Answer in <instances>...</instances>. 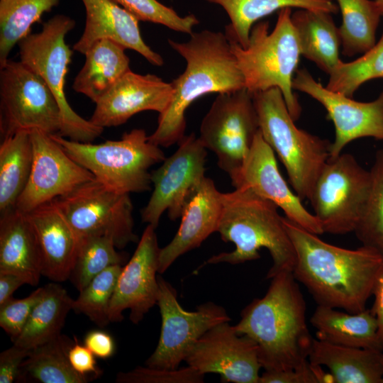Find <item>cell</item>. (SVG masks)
I'll use <instances>...</instances> for the list:
<instances>
[{"label": "cell", "mask_w": 383, "mask_h": 383, "mask_svg": "<svg viewBox=\"0 0 383 383\" xmlns=\"http://www.w3.org/2000/svg\"><path fill=\"white\" fill-rule=\"evenodd\" d=\"M30 137L32 169L28 184L17 201L18 210L30 212L95 179L91 172L71 158L50 135L34 130Z\"/></svg>", "instance_id": "2e32d148"}, {"label": "cell", "mask_w": 383, "mask_h": 383, "mask_svg": "<svg viewBox=\"0 0 383 383\" xmlns=\"http://www.w3.org/2000/svg\"><path fill=\"white\" fill-rule=\"evenodd\" d=\"M126 50L110 39L96 41L84 53L85 62L74 79L73 89L96 103L131 70Z\"/></svg>", "instance_id": "4316f807"}, {"label": "cell", "mask_w": 383, "mask_h": 383, "mask_svg": "<svg viewBox=\"0 0 383 383\" xmlns=\"http://www.w3.org/2000/svg\"><path fill=\"white\" fill-rule=\"evenodd\" d=\"M185 362L203 374L216 373L221 382L259 383L258 348L229 322L220 323L196 343Z\"/></svg>", "instance_id": "e0dca14e"}, {"label": "cell", "mask_w": 383, "mask_h": 383, "mask_svg": "<svg viewBox=\"0 0 383 383\" xmlns=\"http://www.w3.org/2000/svg\"><path fill=\"white\" fill-rule=\"evenodd\" d=\"M0 273H12L36 286L42 259L34 230L26 213L16 208L1 214Z\"/></svg>", "instance_id": "cb8c5ba5"}, {"label": "cell", "mask_w": 383, "mask_h": 383, "mask_svg": "<svg viewBox=\"0 0 383 383\" xmlns=\"http://www.w3.org/2000/svg\"><path fill=\"white\" fill-rule=\"evenodd\" d=\"M223 209L217 232L224 242L233 243L231 252H221L204 264L238 265L260 257L259 250L266 248L272 265L266 278L284 271H293L295 250L285 228L278 207L250 189L238 187L222 193Z\"/></svg>", "instance_id": "277c9868"}, {"label": "cell", "mask_w": 383, "mask_h": 383, "mask_svg": "<svg viewBox=\"0 0 383 383\" xmlns=\"http://www.w3.org/2000/svg\"><path fill=\"white\" fill-rule=\"evenodd\" d=\"M171 48L186 61L184 71L171 82L173 96L167 109L159 114L149 140L170 147L185 135V113L199 97L211 93L235 91L245 88L226 33L204 30L193 32L185 42L168 40Z\"/></svg>", "instance_id": "3957f363"}, {"label": "cell", "mask_w": 383, "mask_h": 383, "mask_svg": "<svg viewBox=\"0 0 383 383\" xmlns=\"http://www.w3.org/2000/svg\"><path fill=\"white\" fill-rule=\"evenodd\" d=\"M44 287H39L26 298H11L0 306V326L13 341L23 330L30 315L43 295Z\"/></svg>", "instance_id": "60d3db41"}, {"label": "cell", "mask_w": 383, "mask_h": 383, "mask_svg": "<svg viewBox=\"0 0 383 383\" xmlns=\"http://www.w3.org/2000/svg\"><path fill=\"white\" fill-rule=\"evenodd\" d=\"M383 78V32L378 42L356 60H342L329 74L326 87L353 97L359 87L371 79Z\"/></svg>", "instance_id": "8d00e7d4"}, {"label": "cell", "mask_w": 383, "mask_h": 383, "mask_svg": "<svg viewBox=\"0 0 383 383\" xmlns=\"http://www.w3.org/2000/svg\"><path fill=\"white\" fill-rule=\"evenodd\" d=\"M154 226L145 228L133 256L122 267L111 297L108 317L111 322L121 321L123 311L130 309L129 318L138 324L157 302V280L160 248Z\"/></svg>", "instance_id": "ac0fdd59"}, {"label": "cell", "mask_w": 383, "mask_h": 383, "mask_svg": "<svg viewBox=\"0 0 383 383\" xmlns=\"http://www.w3.org/2000/svg\"><path fill=\"white\" fill-rule=\"evenodd\" d=\"M174 154L151 173L153 191L141 211L142 221L157 228L165 211L172 221L183 209L205 177L206 148L194 133L184 135Z\"/></svg>", "instance_id": "5bb4252c"}, {"label": "cell", "mask_w": 383, "mask_h": 383, "mask_svg": "<svg viewBox=\"0 0 383 383\" xmlns=\"http://www.w3.org/2000/svg\"><path fill=\"white\" fill-rule=\"evenodd\" d=\"M54 201L81 238L106 236L117 249L138 241L129 194L113 192L94 179Z\"/></svg>", "instance_id": "7c38bea8"}, {"label": "cell", "mask_w": 383, "mask_h": 383, "mask_svg": "<svg viewBox=\"0 0 383 383\" xmlns=\"http://www.w3.org/2000/svg\"><path fill=\"white\" fill-rule=\"evenodd\" d=\"M342 15L339 28L342 53L348 57L363 54L377 43L382 13L371 0H335Z\"/></svg>", "instance_id": "d6a6232c"}, {"label": "cell", "mask_w": 383, "mask_h": 383, "mask_svg": "<svg viewBox=\"0 0 383 383\" xmlns=\"http://www.w3.org/2000/svg\"><path fill=\"white\" fill-rule=\"evenodd\" d=\"M383 16V0H374Z\"/></svg>", "instance_id": "c3c4849f"}, {"label": "cell", "mask_w": 383, "mask_h": 383, "mask_svg": "<svg viewBox=\"0 0 383 383\" xmlns=\"http://www.w3.org/2000/svg\"><path fill=\"white\" fill-rule=\"evenodd\" d=\"M219 5L227 13L230 23L226 27L229 40L242 47L248 45L250 30L257 21L277 10L297 8L335 14L338 6L333 0H206Z\"/></svg>", "instance_id": "f1b7e54d"}, {"label": "cell", "mask_w": 383, "mask_h": 383, "mask_svg": "<svg viewBox=\"0 0 383 383\" xmlns=\"http://www.w3.org/2000/svg\"><path fill=\"white\" fill-rule=\"evenodd\" d=\"M325 366L335 383H382L383 351L348 347L313 338L309 357Z\"/></svg>", "instance_id": "d4e9b609"}, {"label": "cell", "mask_w": 383, "mask_h": 383, "mask_svg": "<svg viewBox=\"0 0 383 383\" xmlns=\"http://www.w3.org/2000/svg\"><path fill=\"white\" fill-rule=\"evenodd\" d=\"M60 0H0V66L10 52L30 33L31 26Z\"/></svg>", "instance_id": "836d02e7"}, {"label": "cell", "mask_w": 383, "mask_h": 383, "mask_svg": "<svg viewBox=\"0 0 383 383\" xmlns=\"http://www.w3.org/2000/svg\"><path fill=\"white\" fill-rule=\"evenodd\" d=\"M139 21L160 24L177 32L191 35L199 23L194 14L179 16L174 9L157 0H112Z\"/></svg>", "instance_id": "f35d334b"}, {"label": "cell", "mask_w": 383, "mask_h": 383, "mask_svg": "<svg viewBox=\"0 0 383 383\" xmlns=\"http://www.w3.org/2000/svg\"><path fill=\"white\" fill-rule=\"evenodd\" d=\"M60 128L59 105L45 82L20 60L1 65V138L23 131L58 134Z\"/></svg>", "instance_id": "9c48e42d"}, {"label": "cell", "mask_w": 383, "mask_h": 383, "mask_svg": "<svg viewBox=\"0 0 383 383\" xmlns=\"http://www.w3.org/2000/svg\"><path fill=\"white\" fill-rule=\"evenodd\" d=\"M84 344L96 357L101 359L112 357L116 350L113 337L101 330L88 332L84 337Z\"/></svg>", "instance_id": "f6af8a7d"}, {"label": "cell", "mask_w": 383, "mask_h": 383, "mask_svg": "<svg viewBox=\"0 0 383 383\" xmlns=\"http://www.w3.org/2000/svg\"><path fill=\"white\" fill-rule=\"evenodd\" d=\"M205 374L194 367L165 369L138 366L128 372L116 374L117 383H201Z\"/></svg>", "instance_id": "ab89813d"}, {"label": "cell", "mask_w": 383, "mask_h": 383, "mask_svg": "<svg viewBox=\"0 0 383 383\" xmlns=\"http://www.w3.org/2000/svg\"><path fill=\"white\" fill-rule=\"evenodd\" d=\"M367 199L354 233L362 245L383 254V150L377 152Z\"/></svg>", "instance_id": "e575fe53"}, {"label": "cell", "mask_w": 383, "mask_h": 383, "mask_svg": "<svg viewBox=\"0 0 383 383\" xmlns=\"http://www.w3.org/2000/svg\"><path fill=\"white\" fill-rule=\"evenodd\" d=\"M283 221L295 250L293 275L317 304L352 313L365 310L383 269V254L365 245L335 246L286 217Z\"/></svg>", "instance_id": "6da1fadb"}, {"label": "cell", "mask_w": 383, "mask_h": 383, "mask_svg": "<svg viewBox=\"0 0 383 383\" xmlns=\"http://www.w3.org/2000/svg\"><path fill=\"white\" fill-rule=\"evenodd\" d=\"M74 343L68 336L57 337L32 348L23 362L17 382L40 383H87L91 379L77 372L69 360Z\"/></svg>", "instance_id": "f546056e"}, {"label": "cell", "mask_w": 383, "mask_h": 383, "mask_svg": "<svg viewBox=\"0 0 383 383\" xmlns=\"http://www.w3.org/2000/svg\"><path fill=\"white\" fill-rule=\"evenodd\" d=\"M293 88L318 101L333 122L335 138L329 158L340 155L344 148L356 139L370 137L383 140V91L372 101H357L323 87L306 68L296 70Z\"/></svg>", "instance_id": "9a60e30c"}, {"label": "cell", "mask_w": 383, "mask_h": 383, "mask_svg": "<svg viewBox=\"0 0 383 383\" xmlns=\"http://www.w3.org/2000/svg\"><path fill=\"white\" fill-rule=\"evenodd\" d=\"M253 340L265 370H289L309 361L313 340L306 323V304L292 272L271 279L264 296L253 299L234 325Z\"/></svg>", "instance_id": "7a4b0ae2"}, {"label": "cell", "mask_w": 383, "mask_h": 383, "mask_svg": "<svg viewBox=\"0 0 383 383\" xmlns=\"http://www.w3.org/2000/svg\"><path fill=\"white\" fill-rule=\"evenodd\" d=\"M74 27V19L57 14L45 22L40 32L30 33L17 45L20 61L45 82L58 103L61 114L58 134L74 141L91 143L104 128L77 114L68 103L65 91L73 54L65 37Z\"/></svg>", "instance_id": "ba28073f"}, {"label": "cell", "mask_w": 383, "mask_h": 383, "mask_svg": "<svg viewBox=\"0 0 383 383\" xmlns=\"http://www.w3.org/2000/svg\"><path fill=\"white\" fill-rule=\"evenodd\" d=\"M86 10L84 32L72 49L84 55L101 39L112 40L135 50L155 66H162V57L143 40L138 20L112 0H82Z\"/></svg>", "instance_id": "603a6c76"}, {"label": "cell", "mask_w": 383, "mask_h": 383, "mask_svg": "<svg viewBox=\"0 0 383 383\" xmlns=\"http://www.w3.org/2000/svg\"><path fill=\"white\" fill-rule=\"evenodd\" d=\"M72 301L60 284L54 282L44 286L43 296L13 343L31 350L61 334L67 316L72 310Z\"/></svg>", "instance_id": "4dcf8cb0"}, {"label": "cell", "mask_w": 383, "mask_h": 383, "mask_svg": "<svg viewBox=\"0 0 383 383\" xmlns=\"http://www.w3.org/2000/svg\"><path fill=\"white\" fill-rule=\"evenodd\" d=\"M157 280L161 330L158 343L145 365L177 369L205 333L231 318L223 306L212 301L200 304L194 311L184 310L178 302L176 289L160 275Z\"/></svg>", "instance_id": "4fadbf2b"}, {"label": "cell", "mask_w": 383, "mask_h": 383, "mask_svg": "<svg viewBox=\"0 0 383 383\" xmlns=\"http://www.w3.org/2000/svg\"><path fill=\"white\" fill-rule=\"evenodd\" d=\"M23 284H26L24 280L16 274L0 273V306L13 298V294Z\"/></svg>", "instance_id": "7dc6e473"}, {"label": "cell", "mask_w": 383, "mask_h": 383, "mask_svg": "<svg viewBox=\"0 0 383 383\" xmlns=\"http://www.w3.org/2000/svg\"><path fill=\"white\" fill-rule=\"evenodd\" d=\"M259 130L284 165L294 192L309 199L330 157L331 143L298 128L278 88L252 94Z\"/></svg>", "instance_id": "8992f818"}, {"label": "cell", "mask_w": 383, "mask_h": 383, "mask_svg": "<svg viewBox=\"0 0 383 383\" xmlns=\"http://www.w3.org/2000/svg\"><path fill=\"white\" fill-rule=\"evenodd\" d=\"M30 132L20 131L4 138L0 145V213L16 208L32 169Z\"/></svg>", "instance_id": "1f68e13d"}, {"label": "cell", "mask_w": 383, "mask_h": 383, "mask_svg": "<svg viewBox=\"0 0 383 383\" xmlns=\"http://www.w3.org/2000/svg\"><path fill=\"white\" fill-rule=\"evenodd\" d=\"M173 96L171 82L155 74L129 70L95 104L90 121L101 128L118 126L133 115L154 111L163 113Z\"/></svg>", "instance_id": "ffe728a7"}, {"label": "cell", "mask_w": 383, "mask_h": 383, "mask_svg": "<svg viewBox=\"0 0 383 383\" xmlns=\"http://www.w3.org/2000/svg\"><path fill=\"white\" fill-rule=\"evenodd\" d=\"M374 303L370 309L377 323V335L383 348V269L377 280L373 294Z\"/></svg>", "instance_id": "bcb514c9"}, {"label": "cell", "mask_w": 383, "mask_h": 383, "mask_svg": "<svg viewBox=\"0 0 383 383\" xmlns=\"http://www.w3.org/2000/svg\"><path fill=\"white\" fill-rule=\"evenodd\" d=\"M116 249L113 240L106 236L81 238L79 252L69 278L79 292L106 268L122 265L125 257Z\"/></svg>", "instance_id": "d590c367"}, {"label": "cell", "mask_w": 383, "mask_h": 383, "mask_svg": "<svg viewBox=\"0 0 383 383\" xmlns=\"http://www.w3.org/2000/svg\"><path fill=\"white\" fill-rule=\"evenodd\" d=\"M301 55L328 75L341 61L339 28L332 14L324 11L299 9L292 13Z\"/></svg>", "instance_id": "83f0119b"}, {"label": "cell", "mask_w": 383, "mask_h": 383, "mask_svg": "<svg viewBox=\"0 0 383 383\" xmlns=\"http://www.w3.org/2000/svg\"><path fill=\"white\" fill-rule=\"evenodd\" d=\"M122 265H112L95 276L72 301V310L87 316L99 327L110 323L108 311Z\"/></svg>", "instance_id": "74e56055"}, {"label": "cell", "mask_w": 383, "mask_h": 383, "mask_svg": "<svg viewBox=\"0 0 383 383\" xmlns=\"http://www.w3.org/2000/svg\"><path fill=\"white\" fill-rule=\"evenodd\" d=\"M34 230L42 259V275L55 282L69 279L81 238L51 201L26 213Z\"/></svg>", "instance_id": "44dd1931"}, {"label": "cell", "mask_w": 383, "mask_h": 383, "mask_svg": "<svg viewBox=\"0 0 383 383\" xmlns=\"http://www.w3.org/2000/svg\"><path fill=\"white\" fill-rule=\"evenodd\" d=\"M382 383H383V381H382Z\"/></svg>", "instance_id": "681fc988"}, {"label": "cell", "mask_w": 383, "mask_h": 383, "mask_svg": "<svg viewBox=\"0 0 383 383\" xmlns=\"http://www.w3.org/2000/svg\"><path fill=\"white\" fill-rule=\"evenodd\" d=\"M370 171L349 153L329 158L321 170L309 201L323 233L354 232L367 199Z\"/></svg>", "instance_id": "30bf717a"}, {"label": "cell", "mask_w": 383, "mask_h": 383, "mask_svg": "<svg viewBox=\"0 0 383 383\" xmlns=\"http://www.w3.org/2000/svg\"><path fill=\"white\" fill-rule=\"evenodd\" d=\"M223 209L222 193L205 177L185 205L182 221L172 240L160 249L158 273H164L184 253L217 232Z\"/></svg>", "instance_id": "7402d4cb"}, {"label": "cell", "mask_w": 383, "mask_h": 383, "mask_svg": "<svg viewBox=\"0 0 383 383\" xmlns=\"http://www.w3.org/2000/svg\"><path fill=\"white\" fill-rule=\"evenodd\" d=\"M50 135L97 181L119 194L150 190L148 170L165 159L160 148L151 143L140 128L123 133L119 140L99 144L74 141L59 134Z\"/></svg>", "instance_id": "52a82bcc"}, {"label": "cell", "mask_w": 383, "mask_h": 383, "mask_svg": "<svg viewBox=\"0 0 383 383\" xmlns=\"http://www.w3.org/2000/svg\"><path fill=\"white\" fill-rule=\"evenodd\" d=\"M318 339L348 347L382 350L370 309L352 313L318 305L310 318Z\"/></svg>", "instance_id": "484cf974"}, {"label": "cell", "mask_w": 383, "mask_h": 383, "mask_svg": "<svg viewBox=\"0 0 383 383\" xmlns=\"http://www.w3.org/2000/svg\"><path fill=\"white\" fill-rule=\"evenodd\" d=\"M235 188L246 187L274 203L285 217L306 231L321 235L323 231L317 218L303 205L282 176L274 152L257 133L250 150L236 175L231 179Z\"/></svg>", "instance_id": "d6986e66"}, {"label": "cell", "mask_w": 383, "mask_h": 383, "mask_svg": "<svg viewBox=\"0 0 383 383\" xmlns=\"http://www.w3.org/2000/svg\"><path fill=\"white\" fill-rule=\"evenodd\" d=\"M74 338V343L68 355L72 368L91 379L98 378L101 374V371L96 365V357L84 345H80L76 337Z\"/></svg>", "instance_id": "ee69618b"}, {"label": "cell", "mask_w": 383, "mask_h": 383, "mask_svg": "<svg viewBox=\"0 0 383 383\" xmlns=\"http://www.w3.org/2000/svg\"><path fill=\"white\" fill-rule=\"evenodd\" d=\"M292 13L291 8L280 10L270 33L267 21L256 23L245 48L228 40L245 88L252 94L279 89L291 116L296 121L301 107L294 92L293 79L301 52Z\"/></svg>", "instance_id": "5b68a950"}, {"label": "cell", "mask_w": 383, "mask_h": 383, "mask_svg": "<svg viewBox=\"0 0 383 383\" xmlns=\"http://www.w3.org/2000/svg\"><path fill=\"white\" fill-rule=\"evenodd\" d=\"M258 131L252 94L244 88L218 94L201 121L199 138L206 149L216 154L218 167L232 179Z\"/></svg>", "instance_id": "8fae6325"}, {"label": "cell", "mask_w": 383, "mask_h": 383, "mask_svg": "<svg viewBox=\"0 0 383 383\" xmlns=\"http://www.w3.org/2000/svg\"><path fill=\"white\" fill-rule=\"evenodd\" d=\"M30 350L13 344L0 354V383L17 380L21 366Z\"/></svg>", "instance_id": "7bdbcfd3"}, {"label": "cell", "mask_w": 383, "mask_h": 383, "mask_svg": "<svg viewBox=\"0 0 383 383\" xmlns=\"http://www.w3.org/2000/svg\"><path fill=\"white\" fill-rule=\"evenodd\" d=\"M332 382L331 376L323 371L321 366L309 360L302 366L289 370H265L259 383H321Z\"/></svg>", "instance_id": "b9f144b4"}]
</instances>
